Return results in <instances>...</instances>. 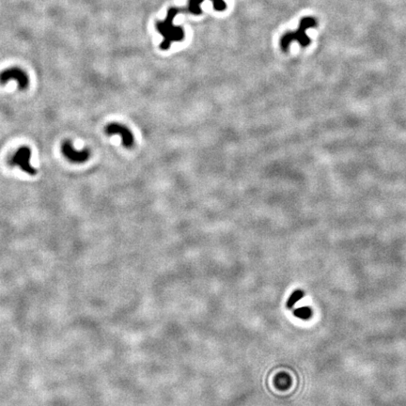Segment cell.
Returning a JSON list of instances; mask_svg holds the SVG:
<instances>
[{
	"label": "cell",
	"instance_id": "cell-1",
	"mask_svg": "<svg viewBox=\"0 0 406 406\" xmlns=\"http://www.w3.org/2000/svg\"><path fill=\"white\" fill-rule=\"evenodd\" d=\"M182 9L171 7L167 9V14L164 21H157L156 23V30L163 36L164 40L160 44L162 50L169 49L171 43L182 42L184 39V31L182 26H174L173 21Z\"/></svg>",
	"mask_w": 406,
	"mask_h": 406
},
{
	"label": "cell",
	"instance_id": "cell-2",
	"mask_svg": "<svg viewBox=\"0 0 406 406\" xmlns=\"http://www.w3.org/2000/svg\"><path fill=\"white\" fill-rule=\"evenodd\" d=\"M317 26V21L313 17L303 18L300 21V25L296 31H288L281 37L280 47L287 52L293 42H298L302 47H307L311 44V39L307 35V30L311 27Z\"/></svg>",
	"mask_w": 406,
	"mask_h": 406
},
{
	"label": "cell",
	"instance_id": "cell-3",
	"mask_svg": "<svg viewBox=\"0 0 406 406\" xmlns=\"http://www.w3.org/2000/svg\"><path fill=\"white\" fill-rule=\"evenodd\" d=\"M31 159V150L26 146L19 148L9 159V164L13 166H19L23 171L28 175L34 176L37 174V170L30 163Z\"/></svg>",
	"mask_w": 406,
	"mask_h": 406
},
{
	"label": "cell",
	"instance_id": "cell-4",
	"mask_svg": "<svg viewBox=\"0 0 406 406\" xmlns=\"http://www.w3.org/2000/svg\"><path fill=\"white\" fill-rule=\"evenodd\" d=\"M10 80L16 81L19 89H26L29 85V78L26 72L20 67H10L0 73V84L5 85Z\"/></svg>",
	"mask_w": 406,
	"mask_h": 406
},
{
	"label": "cell",
	"instance_id": "cell-5",
	"mask_svg": "<svg viewBox=\"0 0 406 406\" xmlns=\"http://www.w3.org/2000/svg\"><path fill=\"white\" fill-rule=\"evenodd\" d=\"M62 155L72 163L82 164L86 162L90 157V152L88 149L77 150L73 146L71 140H65L61 145Z\"/></svg>",
	"mask_w": 406,
	"mask_h": 406
},
{
	"label": "cell",
	"instance_id": "cell-6",
	"mask_svg": "<svg viewBox=\"0 0 406 406\" xmlns=\"http://www.w3.org/2000/svg\"><path fill=\"white\" fill-rule=\"evenodd\" d=\"M104 133L107 136H114L118 135L122 139V145L125 148H132L135 144V139L133 136V133L131 130L126 127L125 125L118 123V122H112L109 123L108 125L105 126Z\"/></svg>",
	"mask_w": 406,
	"mask_h": 406
},
{
	"label": "cell",
	"instance_id": "cell-7",
	"mask_svg": "<svg viewBox=\"0 0 406 406\" xmlns=\"http://www.w3.org/2000/svg\"><path fill=\"white\" fill-rule=\"evenodd\" d=\"M275 385L277 389L286 390L289 389L292 385L291 377L286 373H279L275 378Z\"/></svg>",
	"mask_w": 406,
	"mask_h": 406
},
{
	"label": "cell",
	"instance_id": "cell-8",
	"mask_svg": "<svg viewBox=\"0 0 406 406\" xmlns=\"http://www.w3.org/2000/svg\"><path fill=\"white\" fill-rule=\"evenodd\" d=\"M204 2V0H188V5L185 8L186 11L194 15H200L202 13V9L200 5Z\"/></svg>",
	"mask_w": 406,
	"mask_h": 406
},
{
	"label": "cell",
	"instance_id": "cell-9",
	"mask_svg": "<svg viewBox=\"0 0 406 406\" xmlns=\"http://www.w3.org/2000/svg\"><path fill=\"white\" fill-rule=\"evenodd\" d=\"M304 295H305V293L303 292L302 290H296V291H294V293L291 294V296L289 297L288 301L286 303L287 308H288L289 310H292V309L294 308V305L302 299L303 297H304Z\"/></svg>",
	"mask_w": 406,
	"mask_h": 406
},
{
	"label": "cell",
	"instance_id": "cell-10",
	"mask_svg": "<svg viewBox=\"0 0 406 406\" xmlns=\"http://www.w3.org/2000/svg\"><path fill=\"white\" fill-rule=\"evenodd\" d=\"M294 315L301 320L307 321L311 319L312 316V311L311 308L309 307H303V308H298L294 311Z\"/></svg>",
	"mask_w": 406,
	"mask_h": 406
},
{
	"label": "cell",
	"instance_id": "cell-11",
	"mask_svg": "<svg viewBox=\"0 0 406 406\" xmlns=\"http://www.w3.org/2000/svg\"><path fill=\"white\" fill-rule=\"evenodd\" d=\"M213 2V6L214 9L218 11H223L227 9V4L225 3L223 0H210Z\"/></svg>",
	"mask_w": 406,
	"mask_h": 406
}]
</instances>
